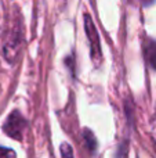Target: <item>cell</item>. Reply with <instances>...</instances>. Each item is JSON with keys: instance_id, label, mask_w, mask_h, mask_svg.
<instances>
[{"instance_id": "3", "label": "cell", "mask_w": 156, "mask_h": 158, "mask_svg": "<svg viewBox=\"0 0 156 158\" xmlns=\"http://www.w3.org/2000/svg\"><path fill=\"white\" fill-rule=\"evenodd\" d=\"M22 46V35H21V31L15 29L8 35V39L6 40V44L3 47V54H4L6 60L8 63H14L18 56L19 50H21Z\"/></svg>"}, {"instance_id": "7", "label": "cell", "mask_w": 156, "mask_h": 158, "mask_svg": "<svg viewBox=\"0 0 156 158\" xmlns=\"http://www.w3.org/2000/svg\"><path fill=\"white\" fill-rule=\"evenodd\" d=\"M0 158H17L14 150L6 147H0Z\"/></svg>"}, {"instance_id": "8", "label": "cell", "mask_w": 156, "mask_h": 158, "mask_svg": "<svg viewBox=\"0 0 156 158\" xmlns=\"http://www.w3.org/2000/svg\"><path fill=\"white\" fill-rule=\"evenodd\" d=\"M3 25V4H0V29Z\"/></svg>"}, {"instance_id": "6", "label": "cell", "mask_w": 156, "mask_h": 158, "mask_svg": "<svg viewBox=\"0 0 156 158\" xmlns=\"http://www.w3.org/2000/svg\"><path fill=\"white\" fill-rule=\"evenodd\" d=\"M61 156L62 158H73V150H72L71 144H68V143L61 144Z\"/></svg>"}, {"instance_id": "1", "label": "cell", "mask_w": 156, "mask_h": 158, "mask_svg": "<svg viewBox=\"0 0 156 158\" xmlns=\"http://www.w3.org/2000/svg\"><path fill=\"white\" fill-rule=\"evenodd\" d=\"M28 128V121L19 111H13L3 125V131L7 136L13 137L15 140H21L24 136L25 129Z\"/></svg>"}, {"instance_id": "4", "label": "cell", "mask_w": 156, "mask_h": 158, "mask_svg": "<svg viewBox=\"0 0 156 158\" xmlns=\"http://www.w3.org/2000/svg\"><path fill=\"white\" fill-rule=\"evenodd\" d=\"M144 50V57H145L146 63L156 69V42L152 39H145L142 44Z\"/></svg>"}, {"instance_id": "5", "label": "cell", "mask_w": 156, "mask_h": 158, "mask_svg": "<svg viewBox=\"0 0 156 158\" xmlns=\"http://www.w3.org/2000/svg\"><path fill=\"white\" fill-rule=\"evenodd\" d=\"M83 140H84V146L88 148V151H96L97 148V139L93 135V132H90L88 129H84V133H83Z\"/></svg>"}, {"instance_id": "2", "label": "cell", "mask_w": 156, "mask_h": 158, "mask_svg": "<svg viewBox=\"0 0 156 158\" xmlns=\"http://www.w3.org/2000/svg\"><path fill=\"white\" fill-rule=\"evenodd\" d=\"M84 29L87 33L88 42H90V52L93 60L98 64V60L101 58V46H99V36L97 32L96 27H94L93 18L90 17V14H84Z\"/></svg>"}]
</instances>
